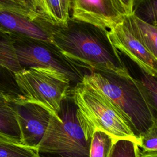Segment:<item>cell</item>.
I'll return each mask as SVG.
<instances>
[{
    "instance_id": "14",
    "label": "cell",
    "mask_w": 157,
    "mask_h": 157,
    "mask_svg": "<svg viewBox=\"0 0 157 157\" xmlns=\"http://www.w3.org/2000/svg\"><path fill=\"white\" fill-rule=\"evenodd\" d=\"M0 94L9 101H25L17 84L15 74L6 68L0 60Z\"/></svg>"
},
{
    "instance_id": "2",
    "label": "cell",
    "mask_w": 157,
    "mask_h": 157,
    "mask_svg": "<svg viewBox=\"0 0 157 157\" xmlns=\"http://www.w3.org/2000/svg\"><path fill=\"white\" fill-rule=\"evenodd\" d=\"M82 83L99 91L117 108L137 139L157 121L140 81L130 74L89 71Z\"/></svg>"
},
{
    "instance_id": "4",
    "label": "cell",
    "mask_w": 157,
    "mask_h": 157,
    "mask_svg": "<svg viewBox=\"0 0 157 157\" xmlns=\"http://www.w3.org/2000/svg\"><path fill=\"white\" fill-rule=\"evenodd\" d=\"M76 106L78 118L85 132L92 136L96 130L103 131L115 140L137 139L117 108L99 91L82 82L69 90Z\"/></svg>"
},
{
    "instance_id": "10",
    "label": "cell",
    "mask_w": 157,
    "mask_h": 157,
    "mask_svg": "<svg viewBox=\"0 0 157 157\" xmlns=\"http://www.w3.org/2000/svg\"><path fill=\"white\" fill-rule=\"evenodd\" d=\"M51 26L32 21L13 12L0 9V32L50 42Z\"/></svg>"
},
{
    "instance_id": "17",
    "label": "cell",
    "mask_w": 157,
    "mask_h": 157,
    "mask_svg": "<svg viewBox=\"0 0 157 157\" xmlns=\"http://www.w3.org/2000/svg\"><path fill=\"white\" fill-rule=\"evenodd\" d=\"M36 150L0 137V157H34Z\"/></svg>"
},
{
    "instance_id": "22",
    "label": "cell",
    "mask_w": 157,
    "mask_h": 157,
    "mask_svg": "<svg viewBox=\"0 0 157 157\" xmlns=\"http://www.w3.org/2000/svg\"><path fill=\"white\" fill-rule=\"evenodd\" d=\"M34 157H40V156H39V155H37V154H36Z\"/></svg>"
},
{
    "instance_id": "16",
    "label": "cell",
    "mask_w": 157,
    "mask_h": 157,
    "mask_svg": "<svg viewBox=\"0 0 157 157\" xmlns=\"http://www.w3.org/2000/svg\"><path fill=\"white\" fill-rule=\"evenodd\" d=\"M133 15L152 26L157 25V0H134Z\"/></svg>"
},
{
    "instance_id": "5",
    "label": "cell",
    "mask_w": 157,
    "mask_h": 157,
    "mask_svg": "<svg viewBox=\"0 0 157 157\" xmlns=\"http://www.w3.org/2000/svg\"><path fill=\"white\" fill-rule=\"evenodd\" d=\"M15 78L25 101L40 105L55 117L72 86L63 75L45 69H23Z\"/></svg>"
},
{
    "instance_id": "18",
    "label": "cell",
    "mask_w": 157,
    "mask_h": 157,
    "mask_svg": "<svg viewBox=\"0 0 157 157\" xmlns=\"http://www.w3.org/2000/svg\"><path fill=\"white\" fill-rule=\"evenodd\" d=\"M137 143L129 139H118L114 142L109 157H139Z\"/></svg>"
},
{
    "instance_id": "11",
    "label": "cell",
    "mask_w": 157,
    "mask_h": 157,
    "mask_svg": "<svg viewBox=\"0 0 157 157\" xmlns=\"http://www.w3.org/2000/svg\"><path fill=\"white\" fill-rule=\"evenodd\" d=\"M33 21L64 27L71 18V0H31Z\"/></svg>"
},
{
    "instance_id": "8",
    "label": "cell",
    "mask_w": 157,
    "mask_h": 157,
    "mask_svg": "<svg viewBox=\"0 0 157 157\" xmlns=\"http://www.w3.org/2000/svg\"><path fill=\"white\" fill-rule=\"evenodd\" d=\"M10 102L20 128L21 144L36 150L47 129L51 114L40 105L26 101Z\"/></svg>"
},
{
    "instance_id": "3",
    "label": "cell",
    "mask_w": 157,
    "mask_h": 157,
    "mask_svg": "<svg viewBox=\"0 0 157 157\" xmlns=\"http://www.w3.org/2000/svg\"><path fill=\"white\" fill-rule=\"evenodd\" d=\"M58 117L51 115L36 151L40 157H89L92 136L83 129L69 91L61 103Z\"/></svg>"
},
{
    "instance_id": "7",
    "label": "cell",
    "mask_w": 157,
    "mask_h": 157,
    "mask_svg": "<svg viewBox=\"0 0 157 157\" xmlns=\"http://www.w3.org/2000/svg\"><path fill=\"white\" fill-rule=\"evenodd\" d=\"M134 0H74L71 18L109 31L133 13Z\"/></svg>"
},
{
    "instance_id": "15",
    "label": "cell",
    "mask_w": 157,
    "mask_h": 157,
    "mask_svg": "<svg viewBox=\"0 0 157 157\" xmlns=\"http://www.w3.org/2000/svg\"><path fill=\"white\" fill-rule=\"evenodd\" d=\"M115 140L108 134L99 130L94 131L90 146L89 157H109Z\"/></svg>"
},
{
    "instance_id": "9",
    "label": "cell",
    "mask_w": 157,
    "mask_h": 157,
    "mask_svg": "<svg viewBox=\"0 0 157 157\" xmlns=\"http://www.w3.org/2000/svg\"><path fill=\"white\" fill-rule=\"evenodd\" d=\"M107 34L110 42L119 52L128 56L141 71L156 77L157 58L137 40L124 21L107 31Z\"/></svg>"
},
{
    "instance_id": "19",
    "label": "cell",
    "mask_w": 157,
    "mask_h": 157,
    "mask_svg": "<svg viewBox=\"0 0 157 157\" xmlns=\"http://www.w3.org/2000/svg\"><path fill=\"white\" fill-rule=\"evenodd\" d=\"M141 71V70H140ZM140 78L138 79L145 91L152 108L156 112L157 108V82L156 77L141 71Z\"/></svg>"
},
{
    "instance_id": "1",
    "label": "cell",
    "mask_w": 157,
    "mask_h": 157,
    "mask_svg": "<svg viewBox=\"0 0 157 157\" xmlns=\"http://www.w3.org/2000/svg\"><path fill=\"white\" fill-rule=\"evenodd\" d=\"M50 42L82 69L129 74L107 31L92 25L70 18L66 26L51 27Z\"/></svg>"
},
{
    "instance_id": "6",
    "label": "cell",
    "mask_w": 157,
    "mask_h": 157,
    "mask_svg": "<svg viewBox=\"0 0 157 157\" xmlns=\"http://www.w3.org/2000/svg\"><path fill=\"white\" fill-rule=\"evenodd\" d=\"M13 51L21 69L40 68L56 71L71 83L82 81L85 73L67 59L50 42L8 34Z\"/></svg>"
},
{
    "instance_id": "13",
    "label": "cell",
    "mask_w": 157,
    "mask_h": 157,
    "mask_svg": "<svg viewBox=\"0 0 157 157\" xmlns=\"http://www.w3.org/2000/svg\"><path fill=\"white\" fill-rule=\"evenodd\" d=\"M0 137L21 144V133L15 113L10 102L0 94Z\"/></svg>"
},
{
    "instance_id": "20",
    "label": "cell",
    "mask_w": 157,
    "mask_h": 157,
    "mask_svg": "<svg viewBox=\"0 0 157 157\" xmlns=\"http://www.w3.org/2000/svg\"><path fill=\"white\" fill-rule=\"evenodd\" d=\"M137 145L143 152H157V121L137 138Z\"/></svg>"
},
{
    "instance_id": "21",
    "label": "cell",
    "mask_w": 157,
    "mask_h": 157,
    "mask_svg": "<svg viewBox=\"0 0 157 157\" xmlns=\"http://www.w3.org/2000/svg\"><path fill=\"white\" fill-rule=\"evenodd\" d=\"M139 157H157V152H143L140 150Z\"/></svg>"
},
{
    "instance_id": "12",
    "label": "cell",
    "mask_w": 157,
    "mask_h": 157,
    "mask_svg": "<svg viewBox=\"0 0 157 157\" xmlns=\"http://www.w3.org/2000/svg\"><path fill=\"white\" fill-rule=\"evenodd\" d=\"M124 23L137 40L157 58V28L144 22L133 14L128 17Z\"/></svg>"
}]
</instances>
